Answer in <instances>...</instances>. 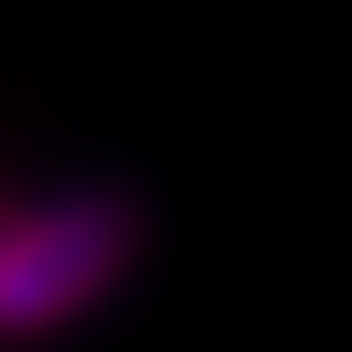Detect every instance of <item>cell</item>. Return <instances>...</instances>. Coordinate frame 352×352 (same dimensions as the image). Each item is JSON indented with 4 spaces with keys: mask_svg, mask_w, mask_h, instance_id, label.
I'll return each instance as SVG.
<instances>
[{
    "mask_svg": "<svg viewBox=\"0 0 352 352\" xmlns=\"http://www.w3.org/2000/svg\"><path fill=\"white\" fill-rule=\"evenodd\" d=\"M144 216L130 195H58L29 216H0V338H43L130 274Z\"/></svg>",
    "mask_w": 352,
    "mask_h": 352,
    "instance_id": "1",
    "label": "cell"
}]
</instances>
